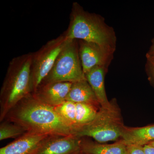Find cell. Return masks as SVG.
<instances>
[{"mask_svg": "<svg viewBox=\"0 0 154 154\" xmlns=\"http://www.w3.org/2000/svg\"><path fill=\"white\" fill-rule=\"evenodd\" d=\"M5 120L21 125L27 132L46 135H73L54 107L38 101L32 93L15 105Z\"/></svg>", "mask_w": 154, "mask_h": 154, "instance_id": "cell-1", "label": "cell"}, {"mask_svg": "<svg viewBox=\"0 0 154 154\" xmlns=\"http://www.w3.org/2000/svg\"><path fill=\"white\" fill-rule=\"evenodd\" d=\"M63 33L68 39L96 43L113 52L116 50L114 29L101 15L86 11L75 2L72 6L68 28Z\"/></svg>", "mask_w": 154, "mask_h": 154, "instance_id": "cell-2", "label": "cell"}, {"mask_svg": "<svg viewBox=\"0 0 154 154\" xmlns=\"http://www.w3.org/2000/svg\"><path fill=\"white\" fill-rule=\"evenodd\" d=\"M32 53L13 58L9 63L0 91V122L23 98L32 92Z\"/></svg>", "mask_w": 154, "mask_h": 154, "instance_id": "cell-3", "label": "cell"}, {"mask_svg": "<svg viewBox=\"0 0 154 154\" xmlns=\"http://www.w3.org/2000/svg\"><path fill=\"white\" fill-rule=\"evenodd\" d=\"M124 125L116 102L109 109H99L95 118L91 122L78 128L73 135L79 138L88 137L99 143L117 141L121 139Z\"/></svg>", "mask_w": 154, "mask_h": 154, "instance_id": "cell-4", "label": "cell"}, {"mask_svg": "<svg viewBox=\"0 0 154 154\" xmlns=\"http://www.w3.org/2000/svg\"><path fill=\"white\" fill-rule=\"evenodd\" d=\"M86 79L79 52V40L68 39L54 65L40 85L68 82L74 83Z\"/></svg>", "mask_w": 154, "mask_h": 154, "instance_id": "cell-5", "label": "cell"}, {"mask_svg": "<svg viewBox=\"0 0 154 154\" xmlns=\"http://www.w3.org/2000/svg\"><path fill=\"white\" fill-rule=\"evenodd\" d=\"M68 41L63 33L48 42L32 53L31 66L32 93H34L52 69L56 60Z\"/></svg>", "mask_w": 154, "mask_h": 154, "instance_id": "cell-6", "label": "cell"}, {"mask_svg": "<svg viewBox=\"0 0 154 154\" xmlns=\"http://www.w3.org/2000/svg\"><path fill=\"white\" fill-rule=\"evenodd\" d=\"M80 138L73 135H48L29 154H79Z\"/></svg>", "mask_w": 154, "mask_h": 154, "instance_id": "cell-7", "label": "cell"}, {"mask_svg": "<svg viewBox=\"0 0 154 154\" xmlns=\"http://www.w3.org/2000/svg\"><path fill=\"white\" fill-rule=\"evenodd\" d=\"M79 44L80 59L85 75L95 67L103 66L108 69L114 52L96 43L83 40H79Z\"/></svg>", "mask_w": 154, "mask_h": 154, "instance_id": "cell-8", "label": "cell"}, {"mask_svg": "<svg viewBox=\"0 0 154 154\" xmlns=\"http://www.w3.org/2000/svg\"><path fill=\"white\" fill-rule=\"evenodd\" d=\"M72 83L59 82L40 85L32 94L38 101L45 105L57 107L66 101Z\"/></svg>", "mask_w": 154, "mask_h": 154, "instance_id": "cell-9", "label": "cell"}, {"mask_svg": "<svg viewBox=\"0 0 154 154\" xmlns=\"http://www.w3.org/2000/svg\"><path fill=\"white\" fill-rule=\"evenodd\" d=\"M108 69L105 67L96 66L85 74L86 80L94 91L101 107L106 109L111 108L113 103V101H108L105 91V76Z\"/></svg>", "mask_w": 154, "mask_h": 154, "instance_id": "cell-10", "label": "cell"}, {"mask_svg": "<svg viewBox=\"0 0 154 154\" xmlns=\"http://www.w3.org/2000/svg\"><path fill=\"white\" fill-rule=\"evenodd\" d=\"M48 135L27 132L0 149V154H29Z\"/></svg>", "mask_w": 154, "mask_h": 154, "instance_id": "cell-11", "label": "cell"}, {"mask_svg": "<svg viewBox=\"0 0 154 154\" xmlns=\"http://www.w3.org/2000/svg\"><path fill=\"white\" fill-rule=\"evenodd\" d=\"M80 138L81 152L84 154H126L127 145L121 139L112 144L99 143L91 138Z\"/></svg>", "mask_w": 154, "mask_h": 154, "instance_id": "cell-12", "label": "cell"}, {"mask_svg": "<svg viewBox=\"0 0 154 154\" xmlns=\"http://www.w3.org/2000/svg\"><path fill=\"white\" fill-rule=\"evenodd\" d=\"M121 139L126 145H147L154 140V124L141 127H128L124 125Z\"/></svg>", "mask_w": 154, "mask_h": 154, "instance_id": "cell-13", "label": "cell"}, {"mask_svg": "<svg viewBox=\"0 0 154 154\" xmlns=\"http://www.w3.org/2000/svg\"><path fill=\"white\" fill-rule=\"evenodd\" d=\"M66 101L86 103L101 107L94 91L86 79L72 84Z\"/></svg>", "mask_w": 154, "mask_h": 154, "instance_id": "cell-14", "label": "cell"}, {"mask_svg": "<svg viewBox=\"0 0 154 154\" xmlns=\"http://www.w3.org/2000/svg\"><path fill=\"white\" fill-rule=\"evenodd\" d=\"M100 108L86 103H76L75 124L73 134L76 130L91 122Z\"/></svg>", "mask_w": 154, "mask_h": 154, "instance_id": "cell-15", "label": "cell"}, {"mask_svg": "<svg viewBox=\"0 0 154 154\" xmlns=\"http://www.w3.org/2000/svg\"><path fill=\"white\" fill-rule=\"evenodd\" d=\"M54 109L62 119L73 131L75 124L76 103L66 101L62 104L54 107Z\"/></svg>", "mask_w": 154, "mask_h": 154, "instance_id": "cell-16", "label": "cell"}, {"mask_svg": "<svg viewBox=\"0 0 154 154\" xmlns=\"http://www.w3.org/2000/svg\"><path fill=\"white\" fill-rule=\"evenodd\" d=\"M27 132L26 129L21 125L4 120L0 124V140L11 138L17 139Z\"/></svg>", "mask_w": 154, "mask_h": 154, "instance_id": "cell-17", "label": "cell"}, {"mask_svg": "<svg viewBox=\"0 0 154 154\" xmlns=\"http://www.w3.org/2000/svg\"><path fill=\"white\" fill-rule=\"evenodd\" d=\"M145 69L149 81L154 86V58H146Z\"/></svg>", "mask_w": 154, "mask_h": 154, "instance_id": "cell-18", "label": "cell"}, {"mask_svg": "<svg viewBox=\"0 0 154 154\" xmlns=\"http://www.w3.org/2000/svg\"><path fill=\"white\" fill-rule=\"evenodd\" d=\"M126 154H145L143 146L129 145H127Z\"/></svg>", "mask_w": 154, "mask_h": 154, "instance_id": "cell-19", "label": "cell"}, {"mask_svg": "<svg viewBox=\"0 0 154 154\" xmlns=\"http://www.w3.org/2000/svg\"><path fill=\"white\" fill-rule=\"evenodd\" d=\"M151 45L146 54V58H154V37L152 39Z\"/></svg>", "mask_w": 154, "mask_h": 154, "instance_id": "cell-20", "label": "cell"}, {"mask_svg": "<svg viewBox=\"0 0 154 154\" xmlns=\"http://www.w3.org/2000/svg\"><path fill=\"white\" fill-rule=\"evenodd\" d=\"M145 154H154V147L149 145L143 146Z\"/></svg>", "mask_w": 154, "mask_h": 154, "instance_id": "cell-21", "label": "cell"}, {"mask_svg": "<svg viewBox=\"0 0 154 154\" xmlns=\"http://www.w3.org/2000/svg\"><path fill=\"white\" fill-rule=\"evenodd\" d=\"M147 145L152 146L153 147H154V140L151 142H150Z\"/></svg>", "mask_w": 154, "mask_h": 154, "instance_id": "cell-22", "label": "cell"}, {"mask_svg": "<svg viewBox=\"0 0 154 154\" xmlns=\"http://www.w3.org/2000/svg\"><path fill=\"white\" fill-rule=\"evenodd\" d=\"M79 154H83V153H82L81 152V153H80Z\"/></svg>", "mask_w": 154, "mask_h": 154, "instance_id": "cell-23", "label": "cell"}]
</instances>
